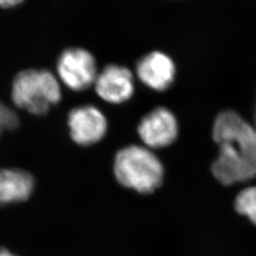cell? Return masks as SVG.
Returning a JSON list of instances; mask_svg holds the SVG:
<instances>
[{
  "label": "cell",
  "mask_w": 256,
  "mask_h": 256,
  "mask_svg": "<svg viewBox=\"0 0 256 256\" xmlns=\"http://www.w3.org/2000/svg\"><path fill=\"white\" fill-rule=\"evenodd\" d=\"M212 137L220 155L212 172L229 186L256 176V128L234 110L222 111L214 124Z\"/></svg>",
  "instance_id": "cell-1"
},
{
  "label": "cell",
  "mask_w": 256,
  "mask_h": 256,
  "mask_svg": "<svg viewBox=\"0 0 256 256\" xmlns=\"http://www.w3.org/2000/svg\"><path fill=\"white\" fill-rule=\"evenodd\" d=\"M114 173L122 185L140 194H149L162 184L164 166L149 149L131 146L116 155Z\"/></svg>",
  "instance_id": "cell-2"
},
{
  "label": "cell",
  "mask_w": 256,
  "mask_h": 256,
  "mask_svg": "<svg viewBox=\"0 0 256 256\" xmlns=\"http://www.w3.org/2000/svg\"><path fill=\"white\" fill-rule=\"evenodd\" d=\"M62 98L58 79L46 70H27L19 72L12 84V99L20 110L44 115Z\"/></svg>",
  "instance_id": "cell-3"
},
{
  "label": "cell",
  "mask_w": 256,
  "mask_h": 256,
  "mask_svg": "<svg viewBox=\"0 0 256 256\" xmlns=\"http://www.w3.org/2000/svg\"><path fill=\"white\" fill-rule=\"evenodd\" d=\"M58 78L74 92H82L90 88L98 76L94 56L82 48L64 50L57 61Z\"/></svg>",
  "instance_id": "cell-4"
},
{
  "label": "cell",
  "mask_w": 256,
  "mask_h": 256,
  "mask_svg": "<svg viewBox=\"0 0 256 256\" xmlns=\"http://www.w3.org/2000/svg\"><path fill=\"white\" fill-rule=\"evenodd\" d=\"M70 135L75 144L88 146L100 142L108 130V120L94 106H77L68 114Z\"/></svg>",
  "instance_id": "cell-5"
},
{
  "label": "cell",
  "mask_w": 256,
  "mask_h": 256,
  "mask_svg": "<svg viewBox=\"0 0 256 256\" xmlns=\"http://www.w3.org/2000/svg\"><path fill=\"white\" fill-rule=\"evenodd\" d=\"M138 132L147 146L162 148L174 142L178 137V124L170 110L156 108L142 119Z\"/></svg>",
  "instance_id": "cell-6"
},
{
  "label": "cell",
  "mask_w": 256,
  "mask_h": 256,
  "mask_svg": "<svg viewBox=\"0 0 256 256\" xmlns=\"http://www.w3.org/2000/svg\"><path fill=\"white\" fill-rule=\"evenodd\" d=\"M94 86L97 95L104 101L122 104L134 94V76L126 66L110 64L98 74Z\"/></svg>",
  "instance_id": "cell-7"
},
{
  "label": "cell",
  "mask_w": 256,
  "mask_h": 256,
  "mask_svg": "<svg viewBox=\"0 0 256 256\" xmlns=\"http://www.w3.org/2000/svg\"><path fill=\"white\" fill-rule=\"evenodd\" d=\"M138 79L156 92H164L174 81V61L164 52H153L140 58L136 66Z\"/></svg>",
  "instance_id": "cell-8"
},
{
  "label": "cell",
  "mask_w": 256,
  "mask_h": 256,
  "mask_svg": "<svg viewBox=\"0 0 256 256\" xmlns=\"http://www.w3.org/2000/svg\"><path fill=\"white\" fill-rule=\"evenodd\" d=\"M34 190V176L27 171L0 169V206L25 202Z\"/></svg>",
  "instance_id": "cell-9"
},
{
  "label": "cell",
  "mask_w": 256,
  "mask_h": 256,
  "mask_svg": "<svg viewBox=\"0 0 256 256\" xmlns=\"http://www.w3.org/2000/svg\"><path fill=\"white\" fill-rule=\"evenodd\" d=\"M236 209L256 225V187L241 191L236 200Z\"/></svg>",
  "instance_id": "cell-10"
},
{
  "label": "cell",
  "mask_w": 256,
  "mask_h": 256,
  "mask_svg": "<svg viewBox=\"0 0 256 256\" xmlns=\"http://www.w3.org/2000/svg\"><path fill=\"white\" fill-rule=\"evenodd\" d=\"M19 120L16 112L0 101V135L18 126Z\"/></svg>",
  "instance_id": "cell-11"
},
{
  "label": "cell",
  "mask_w": 256,
  "mask_h": 256,
  "mask_svg": "<svg viewBox=\"0 0 256 256\" xmlns=\"http://www.w3.org/2000/svg\"><path fill=\"white\" fill-rule=\"evenodd\" d=\"M24 0H0V7L2 8H12L21 4Z\"/></svg>",
  "instance_id": "cell-12"
},
{
  "label": "cell",
  "mask_w": 256,
  "mask_h": 256,
  "mask_svg": "<svg viewBox=\"0 0 256 256\" xmlns=\"http://www.w3.org/2000/svg\"><path fill=\"white\" fill-rule=\"evenodd\" d=\"M0 256H18L14 254H12V252H10L9 250L6 248H0Z\"/></svg>",
  "instance_id": "cell-13"
},
{
  "label": "cell",
  "mask_w": 256,
  "mask_h": 256,
  "mask_svg": "<svg viewBox=\"0 0 256 256\" xmlns=\"http://www.w3.org/2000/svg\"><path fill=\"white\" fill-rule=\"evenodd\" d=\"M254 119H256V124H254V126L256 128V115H254Z\"/></svg>",
  "instance_id": "cell-14"
}]
</instances>
